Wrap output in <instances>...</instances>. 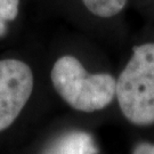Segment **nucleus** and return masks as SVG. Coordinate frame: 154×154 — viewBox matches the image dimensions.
Masks as SVG:
<instances>
[{
    "label": "nucleus",
    "mask_w": 154,
    "mask_h": 154,
    "mask_svg": "<svg viewBox=\"0 0 154 154\" xmlns=\"http://www.w3.org/2000/svg\"><path fill=\"white\" fill-rule=\"evenodd\" d=\"M31 67L20 60L0 61V132L11 127L31 97L33 90Z\"/></svg>",
    "instance_id": "nucleus-3"
},
{
    "label": "nucleus",
    "mask_w": 154,
    "mask_h": 154,
    "mask_svg": "<svg viewBox=\"0 0 154 154\" xmlns=\"http://www.w3.org/2000/svg\"><path fill=\"white\" fill-rule=\"evenodd\" d=\"M50 79L56 93L80 112L103 110L116 97V78L109 73L90 74L74 56L60 57L51 69Z\"/></svg>",
    "instance_id": "nucleus-2"
},
{
    "label": "nucleus",
    "mask_w": 154,
    "mask_h": 154,
    "mask_svg": "<svg viewBox=\"0 0 154 154\" xmlns=\"http://www.w3.org/2000/svg\"><path fill=\"white\" fill-rule=\"evenodd\" d=\"M116 97L130 123L154 125V41L132 48L129 61L116 79Z\"/></svg>",
    "instance_id": "nucleus-1"
},
{
    "label": "nucleus",
    "mask_w": 154,
    "mask_h": 154,
    "mask_svg": "<svg viewBox=\"0 0 154 154\" xmlns=\"http://www.w3.org/2000/svg\"><path fill=\"white\" fill-rule=\"evenodd\" d=\"M82 2L94 15L103 18H111L125 9L128 0H82Z\"/></svg>",
    "instance_id": "nucleus-5"
},
{
    "label": "nucleus",
    "mask_w": 154,
    "mask_h": 154,
    "mask_svg": "<svg viewBox=\"0 0 154 154\" xmlns=\"http://www.w3.org/2000/svg\"><path fill=\"white\" fill-rule=\"evenodd\" d=\"M20 0H0V37L7 32V23L18 15Z\"/></svg>",
    "instance_id": "nucleus-6"
},
{
    "label": "nucleus",
    "mask_w": 154,
    "mask_h": 154,
    "mask_svg": "<svg viewBox=\"0 0 154 154\" xmlns=\"http://www.w3.org/2000/svg\"><path fill=\"white\" fill-rule=\"evenodd\" d=\"M132 154H154V144L142 142L134 149Z\"/></svg>",
    "instance_id": "nucleus-7"
},
{
    "label": "nucleus",
    "mask_w": 154,
    "mask_h": 154,
    "mask_svg": "<svg viewBox=\"0 0 154 154\" xmlns=\"http://www.w3.org/2000/svg\"><path fill=\"white\" fill-rule=\"evenodd\" d=\"M40 154H98V147L91 134L71 130L53 139Z\"/></svg>",
    "instance_id": "nucleus-4"
}]
</instances>
